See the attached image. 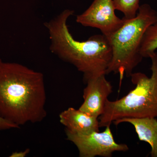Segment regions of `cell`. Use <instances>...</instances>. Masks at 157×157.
<instances>
[{"instance_id":"6da1fadb","label":"cell","mask_w":157,"mask_h":157,"mask_svg":"<svg viewBox=\"0 0 157 157\" xmlns=\"http://www.w3.org/2000/svg\"><path fill=\"white\" fill-rule=\"evenodd\" d=\"M43 74L0 59V116L20 127L47 115Z\"/></svg>"},{"instance_id":"7a4b0ae2","label":"cell","mask_w":157,"mask_h":157,"mask_svg":"<svg viewBox=\"0 0 157 157\" xmlns=\"http://www.w3.org/2000/svg\"><path fill=\"white\" fill-rule=\"evenodd\" d=\"M74 13L73 10L67 9L45 23L50 40V50L82 73L84 81L101 74L106 75L112 57L108 38L102 34L94 35L82 42L74 39L67 24L68 18Z\"/></svg>"},{"instance_id":"3957f363","label":"cell","mask_w":157,"mask_h":157,"mask_svg":"<svg viewBox=\"0 0 157 157\" xmlns=\"http://www.w3.org/2000/svg\"><path fill=\"white\" fill-rule=\"evenodd\" d=\"M124 24L108 38L112 50L111 62L106 75L113 73L131 76L133 70L142 61L140 45L147 28L157 21V11L148 4L140 6L137 15L131 19L125 18Z\"/></svg>"},{"instance_id":"277c9868","label":"cell","mask_w":157,"mask_h":157,"mask_svg":"<svg viewBox=\"0 0 157 157\" xmlns=\"http://www.w3.org/2000/svg\"><path fill=\"white\" fill-rule=\"evenodd\" d=\"M152 74L132 73L130 77L135 86L125 96L115 101L107 100L103 114L99 117L100 127L110 126L124 118L157 117V53L150 57Z\"/></svg>"},{"instance_id":"5b68a950","label":"cell","mask_w":157,"mask_h":157,"mask_svg":"<svg viewBox=\"0 0 157 157\" xmlns=\"http://www.w3.org/2000/svg\"><path fill=\"white\" fill-rule=\"evenodd\" d=\"M104 132H93L84 134L73 133L66 130L67 139L76 145L80 157H111L116 151L126 152L127 144L116 142L110 126Z\"/></svg>"},{"instance_id":"8992f818","label":"cell","mask_w":157,"mask_h":157,"mask_svg":"<svg viewBox=\"0 0 157 157\" xmlns=\"http://www.w3.org/2000/svg\"><path fill=\"white\" fill-rule=\"evenodd\" d=\"M113 0H94L82 14L76 16V21L85 27L100 30L108 37L120 28L125 21L116 16Z\"/></svg>"},{"instance_id":"52a82bcc","label":"cell","mask_w":157,"mask_h":157,"mask_svg":"<svg viewBox=\"0 0 157 157\" xmlns=\"http://www.w3.org/2000/svg\"><path fill=\"white\" fill-rule=\"evenodd\" d=\"M102 74L87 79V85L83 90L84 99L78 109L99 118L103 114L108 98L113 92L111 83Z\"/></svg>"},{"instance_id":"ba28073f","label":"cell","mask_w":157,"mask_h":157,"mask_svg":"<svg viewBox=\"0 0 157 157\" xmlns=\"http://www.w3.org/2000/svg\"><path fill=\"white\" fill-rule=\"evenodd\" d=\"M59 121L69 132L79 134L100 132L98 118L79 109L69 107L59 114Z\"/></svg>"},{"instance_id":"9c48e42d","label":"cell","mask_w":157,"mask_h":157,"mask_svg":"<svg viewBox=\"0 0 157 157\" xmlns=\"http://www.w3.org/2000/svg\"><path fill=\"white\" fill-rule=\"evenodd\" d=\"M122 123L132 124L139 140L147 142L151 147V157H157V120L155 118H124L113 123L118 125Z\"/></svg>"},{"instance_id":"30bf717a","label":"cell","mask_w":157,"mask_h":157,"mask_svg":"<svg viewBox=\"0 0 157 157\" xmlns=\"http://www.w3.org/2000/svg\"><path fill=\"white\" fill-rule=\"evenodd\" d=\"M157 49V21L150 26L144 35L140 52L143 58H149Z\"/></svg>"},{"instance_id":"8fae6325","label":"cell","mask_w":157,"mask_h":157,"mask_svg":"<svg viewBox=\"0 0 157 157\" xmlns=\"http://www.w3.org/2000/svg\"><path fill=\"white\" fill-rule=\"evenodd\" d=\"M116 10L122 12L126 19L134 18L140 7V0H113Z\"/></svg>"},{"instance_id":"7c38bea8","label":"cell","mask_w":157,"mask_h":157,"mask_svg":"<svg viewBox=\"0 0 157 157\" xmlns=\"http://www.w3.org/2000/svg\"><path fill=\"white\" fill-rule=\"evenodd\" d=\"M20 127L0 116V131L19 128Z\"/></svg>"},{"instance_id":"4fadbf2b","label":"cell","mask_w":157,"mask_h":157,"mask_svg":"<svg viewBox=\"0 0 157 157\" xmlns=\"http://www.w3.org/2000/svg\"><path fill=\"white\" fill-rule=\"evenodd\" d=\"M30 150L29 149L27 148L24 151H15L12 153L10 155V157H25L29 153Z\"/></svg>"}]
</instances>
